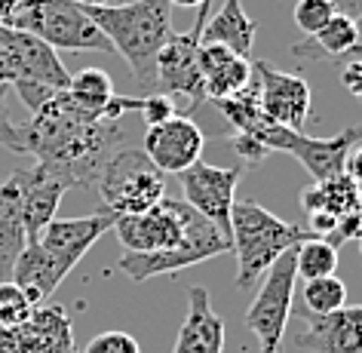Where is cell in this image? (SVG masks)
<instances>
[{
  "mask_svg": "<svg viewBox=\"0 0 362 353\" xmlns=\"http://www.w3.org/2000/svg\"><path fill=\"white\" fill-rule=\"evenodd\" d=\"M0 144L34 157L68 187H95L107 157L129 139L120 120H102L83 111L68 89H56L25 123L0 120Z\"/></svg>",
  "mask_w": 362,
  "mask_h": 353,
  "instance_id": "obj_1",
  "label": "cell"
},
{
  "mask_svg": "<svg viewBox=\"0 0 362 353\" xmlns=\"http://www.w3.org/2000/svg\"><path fill=\"white\" fill-rule=\"evenodd\" d=\"M98 31L120 52L141 89L153 93L157 86V52L172 37V6L169 0H135L114 6H83Z\"/></svg>",
  "mask_w": 362,
  "mask_h": 353,
  "instance_id": "obj_2",
  "label": "cell"
},
{
  "mask_svg": "<svg viewBox=\"0 0 362 353\" xmlns=\"http://www.w3.org/2000/svg\"><path fill=\"white\" fill-rule=\"evenodd\" d=\"M304 237L310 233L267 212L264 206L237 200L230 209V249L237 255V286L252 289L283 252L295 249Z\"/></svg>",
  "mask_w": 362,
  "mask_h": 353,
  "instance_id": "obj_3",
  "label": "cell"
},
{
  "mask_svg": "<svg viewBox=\"0 0 362 353\" xmlns=\"http://www.w3.org/2000/svg\"><path fill=\"white\" fill-rule=\"evenodd\" d=\"M6 25L34 34L56 52H114L111 40L98 31V25L89 19L83 6L71 0H19Z\"/></svg>",
  "mask_w": 362,
  "mask_h": 353,
  "instance_id": "obj_4",
  "label": "cell"
},
{
  "mask_svg": "<svg viewBox=\"0 0 362 353\" xmlns=\"http://www.w3.org/2000/svg\"><path fill=\"white\" fill-rule=\"evenodd\" d=\"M105 209L120 215H139L153 209L166 197V175L148 160L139 144H123L107 157L102 175L95 182Z\"/></svg>",
  "mask_w": 362,
  "mask_h": 353,
  "instance_id": "obj_5",
  "label": "cell"
},
{
  "mask_svg": "<svg viewBox=\"0 0 362 353\" xmlns=\"http://www.w3.org/2000/svg\"><path fill=\"white\" fill-rule=\"evenodd\" d=\"M230 252V240L215 228L212 221H206L200 212H187V233L181 240V246L166 249V252H123L120 255V270L135 283L153 277L178 274L185 267H194L200 261H209L215 255Z\"/></svg>",
  "mask_w": 362,
  "mask_h": 353,
  "instance_id": "obj_6",
  "label": "cell"
},
{
  "mask_svg": "<svg viewBox=\"0 0 362 353\" xmlns=\"http://www.w3.org/2000/svg\"><path fill=\"white\" fill-rule=\"evenodd\" d=\"M295 249L283 252L267 274L258 279V295L246 311V325L258 338L261 353H279L286 338V325L292 320V301H295Z\"/></svg>",
  "mask_w": 362,
  "mask_h": 353,
  "instance_id": "obj_7",
  "label": "cell"
},
{
  "mask_svg": "<svg viewBox=\"0 0 362 353\" xmlns=\"http://www.w3.org/2000/svg\"><path fill=\"white\" fill-rule=\"evenodd\" d=\"M212 0H206L203 6H197V19L194 28L185 34H172L166 40V47L157 52V86L166 96H185L191 102V114L200 105H206L203 93V80H200V34L209 22L212 13Z\"/></svg>",
  "mask_w": 362,
  "mask_h": 353,
  "instance_id": "obj_8",
  "label": "cell"
},
{
  "mask_svg": "<svg viewBox=\"0 0 362 353\" xmlns=\"http://www.w3.org/2000/svg\"><path fill=\"white\" fill-rule=\"evenodd\" d=\"M255 141L264 144L270 154L283 151L288 157H295L313 175V182H325V178H334L344 172V160H347L350 148L362 141V126H350L332 139H313V135L270 123Z\"/></svg>",
  "mask_w": 362,
  "mask_h": 353,
  "instance_id": "obj_9",
  "label": "cell"
},
{
  "mask_svg": "<svg viewBox=\"0 0 362 353\" xmlns=\"http://www.w3.org/2000/svg\"><path fill=\"white\" fill-rule=\"evenodd\" d=\"M246 166H212V163L197 160L191 169L181 172V191L185 203L194 212H200L206 221H212L224 237L230 240V209L237 203V185Z\"/></svg>",
  "mask_w": 362,
  "mask_h": 353,
  "instance_id": "obj_10",
  "label": "cell"
},
{
  "mask_svg": "<svg viewBox=\"0 0 362 353\" xmlns=\"http://www.w3.org/2000/svg\"><path fill=\"white\" fill-rule=\"evenodd\" d=\"M114 221H117V215L111 209H105V206L93 215H83V219H52L34 243H37L43 249V255L49 258L56 277L65 279L71 270L83 261L86 252L93 249L107 231H114Z\"/></svg>",
  "mask_w": 362,
  "mask_h": 353,
  "instance_id": "obj_11",
  "label": "cell"
},
{
  "mask_svg": "<svg viewBox=\"0 0 362 353\" xmlns=\"http://www.w3.org/2000/svg\"><path fill=\"white\" fill-rule=\"evenodd\" d=\"M187 212L191 206L185 200H163L148 212L139 215H120L114 221L117 240H120L123 252H166L181 246L187 233Z\"/></svg>",
  "mask_w": 362,
  "mask_h": 353,
  "instance_id": "obj_12",
  "label": "cell"
},
{
  "mask_svg": "<svg viewBox=\"0 0 362 353\" xmlns=\"http://www.w3.org/2000/svg\"><path fill=\"white\" fill-rule=\"evenodd\" d=\"M252 80L258 86V102L261 111L267 114V120L301 132L313 111V93L307 86V80L301 74L279 71L264 59L252 62Z\"/></svg>",
  "mask_w": 362,
  "mask_h": 353,
  "instance_id": "obj_13",
  "label": "cell"
},
{
  "mask_svg": "<svg viewBox=\"0 0 362 353\" xmlns=\"http://www.w3.org/2000/svg\"><path fill=\"white\" fill-rule=\"evenodd\" d=\"M0 353H80L74 325L62 304H40L13 329H0Z\"/></svg>",
  "mask_w": 362,
  "mask_h": 353,
  "instance_id": "obj_14",
  "label": "cell"
},
{
  "mask_svg": "<svg viewBox=\"0 0 362 353\" xmlns=\"http://www.w3.org/2000/svg\"><path fill=\"white\" fill-rule=\"evenodd\" d=\"M206 148V132L194 117H169L166 123L148 126L141 139V151L148 154V160L157 166L163 175H181L185 169H191L197 160H203Z\"/></svg>",
  "mask_w": 362,
  "mask_h": 353,
  "instance_id": "obj_15",
  "label": "cell"
},
{
  "mask_svg": "<svg viewBox=\"0 0 362 353\" xmlns=\"http://www.w3.org/2000/svg\"><path fill=\"white\" fill-rule=\"evenodd\" d=\"M295 344L310 353H362V304H344L332 313L292 311Z\"/></svg>",
  "mask_w": 362,
  "mask_h": 353,
  "instance_id": "obj_16",
  "label": "cell"
},
{
  "mask_svg": "<svg viewBox=\"0 0 362 353\" xmlns=\"http://www.w3.org/2000/svg\"><path fill=\"white\" fill-rule=\"evenodd\" d=\"M13 182L19 187V206H22V221H25V233L28 243L40 237V231L56 219L59 203L71 187L62 182L56 172L43 169V166H25L13 172Z\"/></svg>",
  "mask_w": 362,
  "mask_h": 353,
  "instance_id": "obj_17",
  "label": "cell"
},
{
  "mask_svg": "<svg viewBox=\"0 0 362 353\" xmlns=\"http://www.w3.org/2000/svg\"><path fill=\"white\" fill-rule=\"evenodd\" d=\"M172 353H224V320L212 311V295L206 286L187 289V313Z\"/></svg>",
  "mask_w": 362,
  "mask_h": 353,
  "instance_id": "obj_18",
  "label": "cell"
},
{
  "mask_svg": "<svg viewBox=\"0 0 362 353\" xmlns=\"http://www.w3.org/2000/svg\"><path fill=\"white\" fill-rule=\"evenodd\" d=\"M200 80L206 102H224L252 83V62L218 43H200Z\"/></svg>",
  "mask_w": 362,
  "mask_h": 353,
  "instance_id": "obj_19",
  "label": "cell"
},
{
  "mask_svg": "<svg viewBox=\"0 0 362 353\" xmlns=\"http://www.w3.org/2000/svg\"><path fill=\"white\" fill-rule=\"evenodd\" d=\"M255 31L258 25L243 10V0H224L218 10L209 13L200 43H218V47H228L230 52L249 59L252 47H255Z\"/></svg>",
  "mask_w": 362,
  "mask_h": 353,
  "instance_id": "obj_20",
  "label": "cell"
},
{
  "mask_svg": "<svg viewBox=\"0 0 362 353\" xmlns=\"http://www.w3.org/2000/svg\"><path fill=\"white\" fill-rule=\"evenodd\" d=\"M25 246H28V233L22 221L19 187L10 175L6 182H0V283H10L13 267Z\"/></svg>",
  "mask_w": 362,
  "mask_h": 353,
  "instance_id": "obj_21",
  "label": "cell"
},
{
  "mask_svg": "<svg viewBox=\"0 0 362 353\" xmlns=\"http://www.w3.org/2000/svg\"><path fill=\"white\" fill-rule=\"evenodd\" d=\"M356 47H359V28H356V22L347 19V16H341V13H334L325 28L310 34L307 40H298L295 43L292 56L295 59H304V62H325V59H344V56H350Z\"/></svg>",
  "mask_w": 362,
  "mask_h": 353,
  "instance_id": "obj_22",
  "label": "cell"
},
{
  "mask_svg": "<svg viewBox=\"0 0 362 353\" xmlns=\"http://www.w3.org/2000/svg\"><path fill=\"white\" fill-rule=\"evenodd\" d=\"M301 206L307 209V215L325 212V215H334V219H344L347 212L362 206V191L341 172V175L325 178V182H313L301 194Z\"/></svg>",
  "mask_w": 362,
  "mask_h": 353,
  "instance_id": "obj_23",
  "label": "cell"
},
{
  "mask_svg": "<svg viewBox=\"0 0 362 353\" xmlns=\"http://www.w3.org/2000/svg\"><path fill=\"white\" fill-rule=\"evenodd\" d=\"M68 96L74 98L83 111L107 120L105 114H107L111 98L117 96V89H114V80L107 77V71H102V68H83V71H77V74H71Z\"/></svg>",
  "mask_w": 362,
  "mask_h": 353,
  "instance_id": "obj_24",
  "label": "cell"
},
{
  "mask_svg": "<svg viewBox=\"0 0 362 353\" xmlns=\"http://www.w3.org/2000/svg\"><path fill=\"white\" fill-rule=\"evenodd\" d=\"M338 270V249L322 237H304L295 246V274L298 279H320Z\"/></svg>",
  "mask_w": 362,
  "mask_h": 353,
  "instance_id": "obj_25",
  "label": "cell"
},
{
  "mask_svg": "<svg viewBox=\"0 0 362 353\" xmlns=\"http://www.w3.org/2000/svg\"><path fill=\"white\" fill-rule=\"evenodd\" d=\"M301 295H304V311H310V313H332L347 304V286L334 274L320 277V279H307Z\"/></svg>",
  "mask_w": 362,
  "mask_h": 353,
  "instance_id": "obj_26",
  "label": "cell"
},
{
  "mask_svg": "<svg viewBox=\"0 0 362 353\" xmlns=\"http://www.w3.org/2000/svg\"><path fill=\"white\" fill-rule=\"evenodd\" d=\"M34 304L16 283H0V329H13L31 316Z\"/></svg>",
  "mask_w": 362,
  "mask_h": 353,
  "instance_id": "obj_27",
  "label": "cell"
},
{
  "mask_svg": "<svg viewBox=\"0 0 362 353\" xmlns=\"http://www.w3.org/2000/svg\"><path fill=\"white\" fill-rule=\"evenodd\" d=\"M292 16H295V25L304 31V37H310V34L329 25V19L334 16V6L329 0H298Z\"/></svg>",
  "mask_w": 362,
  "mask_h": 353,
  "instance_id": "obj_28",
  "label": "cell"
},
{
  "mask_svg": "<svg viewBox=\"0 0 362 353\" xmlns=\"http://www.w3.org/2000/svg\"><path fill=\"white\" fill-rule=\"evenodd\" d=\"M139 114H141V120L148 123V126H157V123H166L169 117H175L178 108H175V98H172V96L160 93V89H153V93H144L141 96Z\"/></svg>",
  "mask_w": 362,
  "mask_h": 353,
  "instance_id": "obj_29",
  "label": "cell"
},
{
  "mask_svg": "<svg viewBox=\"0 0 362 353\" xmlns=\"http://www.w3.org/2000/svg\"><path fill=\"white\" fill-rule=\"evenodd\" d=\"M83 353H141V347L129 332H102L86 344Z\"/></svg>",
  "mask_w": 362,
  "mask_h": 353,
  "instance_id": "obj_30",
  "label": "cell"
},
{
  "mask_svg": "<svg viewBox=\"0 0 362 353\" xmlns=\"http://www.w3.org/2000/svg\"><path fill=\"white\" fill-rule=\"evenodd\" d=\"M230 148H233V154H237V157H240L243 166H258V163H261V160H264L267 154H270V151H267L261 141H255V139H252V135H240V132L230 139Z\"/></svg>",
  "mask_w": 362,
  "mask_h": 353,
  "instance_id": "obj_31",
  "label": "cell"
},
{
  "mask_svg": "<svg viewBox=\"0 0 362 353\" xmlns=\"http://www.w3.org/2000/svg\"><path fill=\"white\" fill-rule=\"evenodd\" d=\"M344 71H341V83L350 89L353 96L362 102V43L356 50L350 52V56H344Z\"/></svg>",
  "mask_w": 362,
  "mask_h": 353,
  "instance_id": "obj_32",
  "label": "cell"
},
{
  "mask_svg": "<svg viewBox=\"0 0 362 353\" xmlns=\"http://www.w3.org/2000/svg\"><path fill=\"white\" fill-rule=\"evenodd\" d=\"M344 175H347L350 182L362 191V141H359V144H353V148H350L347 160H344Z\"/></svg>",
  "mask_w": 362,
  "mask_h": 353,
  "instance_id": "obj_33",
  "label": "cell"
},
{
  "mask_svg": "<svg viewBox=\"0 0 362 353\" xmlns=\"http://www.w3.org/2000/svg\"><path fill=\"white\" fill-rule=\"evenodd\" d=\"M329 4L334 6V13L347 16V19H353V22L362 19V0H329Z\"/></svg>",
  "mask_w": 362,
  "mask_h": 353,
  "instance_id": "obj_34",
  "label": "cell"
},
{
  "mask_svg": "<svg viewBox=\"0 0 362 353\" xmlns=\"http://www.w3.org/2000/svg\"><path fill=\"white\" fill-rule=\"evenodd\" d=\"M16 6H19V0H0V25H6V19L16 13Z\"/></svg>",
  "mask_w": 362,
  "mask_h": 353,
  "instance_id": "obj_35",
  "label": "cell"
},
{
  "mask_svg": "<svg viewBox=\"0 0 362 353\" xmlns=\"http://www.w3.org/2000/svg\"><path fill=\"white\" fill-rule=\"evenodd\" d=\"M206 0H169V6H185V10H197V6H203Z\"/></svg>",
  "mask_w": 362,
  "mask_h": 353,
  "instance_id": "obj_36",
  "label": "cell"
},
{
  "mask_svg": "<svg viewBox=\"0 0 362 353\" xmlns=\"http://www.w3.org/2000/svg\"><path fill=\"white\" fill-rule=\"evenodd\" d=\"M71 4H77V6H114L117 0H71Z\"/></svg>",
  "mask_w": 362,
  "mask_h": 353,
  "instance_id": "obj_37",
  "label": "cell"
},
{
  "mask_svg": "<svg viewBox=\"0 0 362 353\" xmlns=\"http://www.w3.org/2000/svg\"><path fill=\"white\" fill-rule=\"evenodd\" d=\"M4 98H6V86H0V120H4Z\"/></svg>",
  "mask_w": 362,
  "mask_h": 353,
  "instance_id": "obj_38",
  "label": "cell"
},
{
  "mask_svg": "<svg viewBox=\"0 0 362 353\" xmlns=\"http://www.w3.org/2000/svg\"><path fill=\"white\" fill-rule=\"evenodd\" d=\"M356 28H359V43H362V19L356 22Z\"/></svg>",
  "mask_w": 362,
  "mask_h": 353,
  "instance_id": "obj_39",
  "label": "cell"
},
{
  "mask_svg": "<svg viewBox=\"0 0 362 353\" xmlns=\"http://www.w3.org/2000/svg\"><path fill=\"white\" fill-rule=\"evenodd\" d=\"M117 4H135V0H117Z\"/></svg>",
  "mask_w": 362,
  "mask_h": 353,
  "instance_id": "obj_40",
  "label": "cell"
},
{
  "mask_svg": "<svg viewBox=\"0 0 362 353\" xmlns=\"http://www.w3.org/2000/svg\"><path fill=\"white\" fill-rule=\"evenodd\" d=\"M359 252H362V237H359Z\"/></svg>",
  "mask_w": 362,
  "mask_h": 353,
  "instance_id": "obj_41",
  "label": "cell"
},
{
  "mask_svg": "<svg viewBox=\"0 0 362 353\" xmlns=\"http://www.w3.org/2000/svg\"><path fill=\"white\" fill-rule=\"evenodd\" d=\"M279 353H283V350H279Z\"/></svg>",
  "mask_w": 362,
  "mask_h": 353,
  "instance_id": "obj_42",
  "label": "cell"
}]
</instances>
